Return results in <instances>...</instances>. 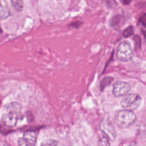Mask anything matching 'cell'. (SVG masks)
Returning <instances> with one entry per match:
<instances>
[{
	"label": "cell",
	"mask_w": 146,
	"mask_h": 146,
	"mask_svg": "<svg viewBox=\"0 0 146 146\" xmlns=\"http://www.w3.org/2000/svg\"><path fill=\"white\" fill-rule=\"evenodd\" d=\"M22 106L16 102L6 104L2 111L1 122L8 128H13L16 125L22 116Z\"/></svg>",
	"instance_id": "1"
},
{
	"label": "cell",
	"mask_w": 146,
	"mask_h": 146,
	"mask_svg": "<svg viewBox=\"0 0 146 146\" xmlns=\"http://www.w3.org/2000/svg\"><path fill=\"white\" fill-rule=\"evenodd\" d=\"M136 120V116L134 112L128 110H123L117 111L115 116V124L120 128H127Z\"/></svg>",
	"instance_id": "2"
},
{
	"label": "cell",
	"mask_w": 146,
	"mask_h": 146,
	"mask_svg": "<svg viewBox=\"0 0 146 146\" xmlns=\"http://www.w3.org/2000/svg\"><path fill=\"white\" fill-rule=\"evenodd\" d=\"M117 58L121 62H128L132 59L133 57V50L130 42L124 40L120 42L116 51Z\"/></svg>",
	"instance_id": "3"
},
{
	"label": "cell",
	"mask_w": 146,
	"mask_h": 146,
	"mask_svg": "<svg viewBox=\"0 0 146 146\" xmlns=\"http://www.w3.org/2000/svg\"><path fill=\"white\" fill-rule=\"evenodd\" d=\"M142 102L141 96L137 94H131L126 96L120 103L121 107L125 110H135L137 109Z\"/></svg>",
	"instance_id": "4"
},
{
	"label": "cell",
	"mask_w": 146,
	"mask_h": 146,
	"mask_svg": "<svg viewBox=\"0 0 146 146\" xmlns=\"http://www.w3.org/2000/svg\"><path fill=\"white\" fill-rule=\"evenodd\" d=\"M100 131L105 133L110 139V141H113L116 137V132L111 122L106 118L103 119L99 124Z\"/></svg>",
	"instance_id": "5"
},
{
	"label": "cell",
	"mask_w": 146,
	"mask_h": 146,
	"mask_svg": "<svg viewBox=\"0 0 146 146\" xmlns=\"http://www.w3.org/2000/svg\"><path fill=\"white\" fill-rule=\"evenodd\" d=\"M131 89L130 84L125 82L117 81L113 84L112 93L116 97H121L127 95Z\"/></svg>",
	"instance_id": "6"
},
{
	"label": "cell",
	"mask_w": 146,
	"mask_h": 146,
	"mask_svg": "<svg viewBox=\"0 0 146 146\" xmlns=\"http://www.w3.org/2000/svg\"><path fill=\"white\" fill-rule=\"evenodd\" d=\"M38 133L35 130H27L23 133V138L30 146H35L37 140Z\"/></svg>",
	"instance_id": "7"
},
{
	"label": "cell",
	"mask_w": 146,
	"mask_h": 146,
	"mask_svg": "<svg viewBox=\"0 0 146 146\" xmlns=\"http://www.w3.org/2000/svg\"><path fill=\"white\" fill-rule=\"evenodd\" d=\"M10 15V11L6 0H0V18L5 20Z\"/></svg>",
	"instance_id": "8"
},
{
	"label": "cell",
	"mask_w": 146,
	"mask_h": 146,
	"mask_svg": "<svg viewBox=\"0 0 146 146\" xmlns=\"http://www.w3.org/2000/svg\"><path fill=\"white\" fill-rule=\"evenodd\" d=\"M110 140L108 137L103 132L100 131L99 135L98 146H110Z\"/></svg>",
	"instance_id": "9"
},
{
	"label": "cell",
	"mask_w": 146,
	"mask_h": 146,
	"mask_svg": "<svg viewBox=\"0 0 146 146\" xmlns=\"http://www.w3.org/2000/svg\"><path fill=\"white\" fill-rule=\"evenodd\" d=\"M123 19H124L123 17L121 15H115V16L113 17L109 21L110 25L112 27H117V26H119L122 23Z\"/></svg>",
	"instance_id": "10"
},
{
	"label": "cell",
	"mask_w": 146,
	"mask_h": 146,
	"mask_svg": "<svg viewBox=\"0 0 146 146\" xmlns=\"http://www.w3.org/2000/svg\"><path fill=\"white\" fill-rule=\"evenodd\" d=\"M12 6L18 11H21L23 9L22 0H10Z\"/></svg>",
	"instance_id": "11"
},
{
	"label": "cell",
	"mask_w": 146,
	"mask_h": 146,
	"mask_svg": "<svg viewBox=\"0 0 146 146\" xmlns=\"http://www.w3.org/2000/svg\"><path fill=\"white\" fill-rule=\"evenodd\" d=\"M58 141L55 139H47L42 141L40 146H58Z\"/></svg>",
	"instance_id": "12"
},
{
	"label": "cell",
	"mask_w": 146,
	"mask_h": 146,
	"mask_svg": "<svg viewBox=\"0 0 146 146\" xmlns=\"http://www.w3.org/2000/svg\"><path fill=\"white\" fill-rule=\"evenodd\" d=\"M134 33V28L132 26H128L123 31V35L125 38H129Z\"/></svg>",
	"instance_id": "13"
},
{
	"label": "cell",
	"mask_w": 146,
	"mask_h": 146,
	"mask_svg": "<svg viewBox=\"0 0 146 146\" xmlns=\"http://www.w3.org/2000/svg\"><path fill=\"white\" fill-rule=\"evenodd\" d=\"M139 22L141 23L144 27H146V13H144L139 18Z\"/></svg>",
	"instance_id": "14"
},
{
	"label": "cell",
	"mask_w": 146,
	"mask_h": 146,
	"mask_svg": "<svg viewBox=\"0 0 146 146\" xmlns=\"http://www.w3.org/2000/svg\"><path fill=\"white\" fill-rule=\"evenodd\" d=\"M18 146H30L23 137H21L18 141Z\"/></svg>",
	"instance_id": "15"
},
{
	"label": "cell",
	"mask_w": 146,
	"mask_h": 146,
	"mask_svg": "<svg viewBox=\"0 0 146 146\" xmlns=\"http://www.w3.org/2000/svg\"><path fill=\"white\" fill-rule=\"evenodd\" d=\"M106 4L110 8H113L117 6V3L115 0H107Z\"/></svg>",
	"instance_id": "16"
},
{
	"label": "cell",
	"mask_w": 146,
	"mask_h": 146,
	"mask_svg": "<svg viewBox=\"0 0 146 146\" xmlns=\"http://www.w3.org/2000/svg\"><path fill=\"white\" fill-rule=\"evenodd\" d=\"M133 39L135 42V44L136 46L137 47H140L141 46V38H140V36L137 35H136L134 37H133Z\"/></svg>",
	"instance_id": "17"
},
{
	"label": "cell",
	"mask_w": 146,
	"mask_h": 146,
	"mask_svg": "<svg viewBox=\"0 0 146 146\" xmlns=\"http://www.w3.org/2000/svg\"><path fill=\"white\" fill-rule=\"evenodd\" d=\"M121 2L124 5H129L131 3L132 0H121Z\"/></svg>",
	"instance_id": "18"
},
{
	"label": "cell",
	"mask_w": 146,
	"mask_h": 146,
	"mask_svg": "<svg viewBox=\"0 0 146 146\" xmlns=\"http://www.w3.org/2000/svg\"><path fill=\"white\" fill-rule=\"evenodd\" d=\"M128 146H137V144L136 143H132Z\"/></svg>",
	"instance_id": "19"
},
{
	"label": "cell",
	"mask_w": 146,
	"mask_h": 146,
	"mask_svg": "<svg viewBox=\"0 0 146 146\" xmlns=\"http://www.w3.org/2000/svg\"></svg>",
	"instance_id": "20"
}]
</instances>
